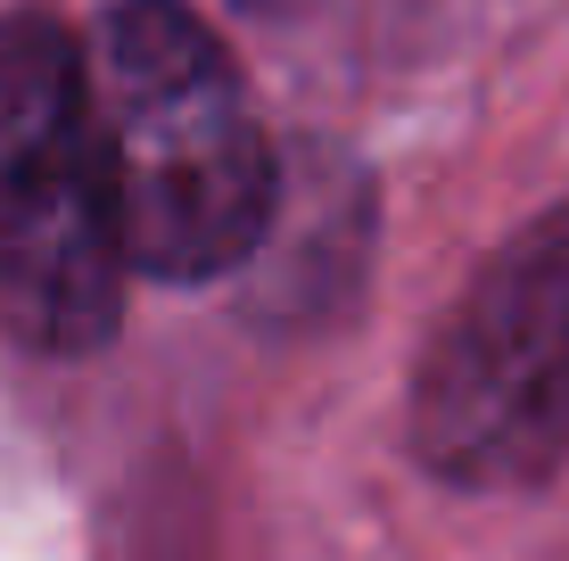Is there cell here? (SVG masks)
I'll use <instances>...</instances> for the list:
<instances>
[{"instance_id":"obj_3","label":"cell","mask_w":569,"mask_h":561,"mask_svg":"<svg viewBox=\"0 0 569 561\" xmlns=\"http://www.w3.org/2000/svg\"><path fill=\"white\" fill-rule=\"evenodd\" d=\"M413 447L455 488H537L569 462V207L528 223L429 339Z\"/></svg>"},{"instance_id":"obj_4","label":"cell","mask_w":569,"mask_h":561,"mask_svg":"<svg viewBox=\"0 0 569 561\" xmlns=\"http://www.w3.org/2000/svg\"><path fill=\"white\" fill-rule=\"evenodd\" d=\"M240 9H257V17H289V9H306V0H240Z\"/></svg>"},{"instance_id":"obj_1","label":"cell","mask_w":569,"mask_h":561,"mask_svg":"<svg viewBox=\"0 0 569 561\" xmlns=\"http://www.w3.org/2000/svg\"><path fill=\"white\" fill-rule=\"evenodd\" d=\"M100 132L132 264L214 281L272 223V149L240 67L182 0H116L100 26Z\"/></svg>"},{"instance_id":"obj_2","label":"cell","mask_w":569,"mask_h":561,"mask_svg":"<svg viewBox=\"0 0 569 561\" xmlns=\"http://www.w3.org/2000/svg\"><path fill=\"white\" fill-rule=\"evenodd\" d=\"M124 216L74 42L50 17H0V331L91 355L124 314Z\"/></svg>"}]
</instances>
